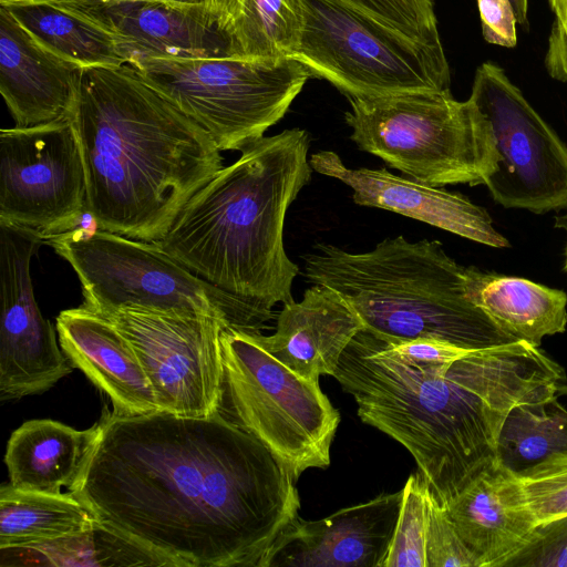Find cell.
Instances as JSON below:
<instances>
[{
    "label": "cell",
    "mask_w": 567,
    "mask_h": 567,
    "mask_svg": "<svg viewBox=\"0 0 567 567\" xmlns=\"http://www.w3.org/2000/svg\"><path fill=\"white\" fill-rule=\"evenodd\" d=\"M72 492L109 530L177 567H265L299 517L296 481L220 411L181 416L104 410Z\"/></svg>",
    "instance_id": "1"
},
{
    "label": "cell",
    "mask_w": 567,
    "mask_h": 567,
    "mask_svg": "<svg viewBox=\"0 0 567 567\" xmlns=\"http://www.w3.org/2000/svg\"><path fill=\"white\" fill-rule=\"evenodd\" d=\"M51 1L110 32L130 64L150 56H228L227 35L205 6L166 0L94 4Z\"/></svg>",
    "instance_id": "15"
},
{
    "label": "cell",
    "mask_w": 567,
    "mask_h": 567,
    "mask_svg": "<svg viewBox=\"0 0 567 567\" xmlns=\"http://www.w3.org/2000/svg\"><path fill=\"white\" fill-rule=\"evenodd\" d=\"M302 0H238L225 29L228 56L291 59L303 30Z\"/></svg>",
    "instance_id": "26"
},
{
    "label": "cell",
    "mask_w": 567,
    "mask_h": 567,
    "mask_svg": "<svg viewBox=\"0 0 567 567\" xmlns=\"http://www.w3.org/2000/svg\"><path fill=\"white\" fill-rule=\"evenodd\" d=\"M467 295L504 332L539 347L546 336L561 333L567 326V295L532 280L467 270Z\"/></svg>",
    "instance_id": "23"
},
{
    "label": "cell",
    "mask_w": 567,
    "mask_h": 567,
    "mask_svg": "<svg viewBox=\"0 0 567 567\" xmlns=\"http://www.w3.org/2000/svg\"><path fill=\"white\" fill-rule=\"evenodd\" d=\"M94 513L72 492L0 487V549L20 548L89 533L97 526Z\"/></svg>",
    "instance_id": "24"
},
{
    "label": "cell",
    "mask_w": 567,
    "mask_h": 567,
    "mask_svg": "<svg viewBox=\"0 0 567 567\" xmlns=\"http://www.w3.org/2000/svg\"><path fill=\"white\" fill-rule=\"evenodd\" d=\"M537 525L567 515V452L517 475Z\"/></svg>",
    "instance_id": "31"
},
{
    "label": "cell",
    "mask_w": 567,
    "mask_h": 567,
    "mask_svg": "<svg viewBox=\"0 0 567 567\" xmlns=\"http://www.w3.org/2000/svg\"><path fill=\"white\" fill-rule=\"evenodd\" d=\"M468 100L487 121L499 157L484 182L494 200L535 214L567 208V145L504 70L481 64Z\"/></svg>",
    "instance_id": "11"
},
{
    "label": "cell",
    "mask_w": 567,
    "mask_h": 567,
    "mask_svg": "<svg viewBox=\"0 0 567 567\" xmlns=\"http://www.w3.org/2000/svg\"><path fill=\"white\" fill-rule=\"evenodd\" d=\"M426 567H480L444 505L430 494L425 540Z\"/></svg>",
    "instance_id": "32"
},
{
    "label": "cell",
    "mask_w": 567,
    "mask_h": 567,
    "mask_svg": "<svg viewBox=\"0 0 567 567\" xmlns=\"http://www.w3.org/2000/svg\"><path fill=\"white\" fill-rule=\"evenodd\" d=\"M102 316L133 347L159 411L194 417L219 412L224 398L221 332L226 326L221 320L141 308Z\"/></svg>",
    "instance_id": "13"
},
{
    "label": "cell",
    "mask_w": 567,
    "mask_h": 567,
    "mask_svg": "<svg viewBox=\"0 0 567 567\" xmlns=\"http://www.w3.org/2000/svg\"><path fill=\"white\" fill-rule=\"evenodd\" d=\"M1 550V566H166L158 556L102 525L85 534Z\"/></svg>",
    "instance_id": "28"
},
{
    "label": "cell",
    "mask_w": 567,
    "mask_h": 567,
    "mask_svg": "<svg viewBox=\"0 0 567 567\" xmlns=\"http://www.w3.org/2000/svg\"><path fill=\"white\" fill-rule=\"evenodd\" d=\"M484 39L501 47L516 45V17L509 0H477Z\"/></svg>",
    "instance_id": "35"
},
{
    "label": "cell",
    "mask_w": 567,
    "mask_h": 567,
    "mask_svg": "<svg viewBox=\"0 0 567 567\" xmlns=\"http://www.w3.org/2000/svg\"><path fill=\"white\" fill-rule=\"evenodd\" d=\"M555 14L547 66L550 74L559 80L567 79V0H548Z\"/></svg>",
    "instance_id": "36"
},
{
    "label": "cell",
    "mask_w": 567,
    "mask_h": 567,
    "mask_svg": "<svg viewBox=\"0 0 567 567\" xmlns=\"http://www.w3.org/2000/svg\"><path fill=\"white\" fill-rule=\"evenodd\" d=\"M42 245L38 231L0 223L1 401L42 393L74 369L34 297L30 266Z\"/></svg>",
    "instance_id": "14"
},
{
    "label": "cell",
    "mask_w": 567,
    "mask_h": 567,
    "mask_svg": "<svg viewBox=\"0 0 567 567\" xmlns=\"http://www.w3.org/2000/svg\"><path fill=\"white\" fill-rule=\"evenodd\" d=\"M362 330L360 317L339 292L312 284L299 302L284 305L272 334L250 333L295 373L319 382L320 375H333L342 353Z\"/></svg>",
    "instance_id": "19"
},
{
    "label": "cell",
    "mask_w": 567,
    "mask_h": 567,
    "mask_svg": "<svg viewBox=\"0 0 567 567\" xmlns=\"http://www.w3.org/2000/svg\"><path fill=\"white\" fill-rule=\"evenodd\" d=\"M332 377L364 423L411 453L442 505L496 461L498 434L514 406L567 394L565 370L525 341L421 369L362 330Z\"/></svg>",
    "instance_id": "2"
},
{
    "label": "cell",
    "mask_w": 567,
    "mask_h": 567,
    "mask_svg": "<svg viewBox=\"0 0 567 567\" xmlns=\"http://www.w3.org/2000/svg\"><path fill=\"white\" fill-rule=\"evenodd\" d=\"M567 452V410L558 398L520 403L498 434L496 462L518 475L554 454Z\"/></svg>",
    "instance_id": "27"
},
{
    "label": "cell",
    "mask_w": 567,
    "mask_h": 567,
    "mask_svg": "<svg viewBox=\"0 0 567 567\" xmlns=\"http://www.w3.org/2000/svg\"><path fill=\"white\" fill-rule=\"evenodd\" d=\"M348 100L351 141L410 178L439 187L474 186L497 167L487 121L450 89Z\"/></svg>",
    "instance_id": "6"
},
{
    "label": "cell",
    "mask_w": 567,
    "mask_h": 567,
    "mask_svg": "<svg viewBox=\"0 0 567 567\" xmlns=\"http://www.w3.org/2000/svg\"><path fill=\"white\" fill-rule=\"evenodd\" d=\"M390 347L400 359L421 369L445 368L464 355L476 351L434 339H417L390 344Z\"/></svg>",
    "instance_id": "34"
},
{
    "label": "cell",
    "mask_w": 567,
    "mask_h": 567,
    "mask_svg": "<svg viewBox=\"0 0 567 567\" xmlns=\"http://www.w3.org/2000/svg\"><path fill=\"white\" fill-rule=\"evenodd\" d=\"M172 3L183 6H205L207 0H166Z\"/></svg>",
    "instance_id": "40"
},
{
    "label": "cell",
    "mask_w": 567,
    "mask_h": 567,
    "mask_svg": "<svg viewBox=\"0 0 567 567\" xmlns=\"http://www.w3.org/2000/svg\"><path fill=\"white\" fill-rule=\"evenodd\" d=\"M100 435V422L86 430H75L50 419L22 423L7 444L4 463L9 483L30 492L72 491L82 478Z\"/></svg>",
    "instance_id": "22"
},
{
    "label": "cell",
    "mask_w": 567,
    "mask_h": 567,
    "mask_svg": "<svg viewBox=\"0 0 567 567\" xmlns=\"http://www.w3.org/2000/svg\"><path fill=\"white\" fill-rule=\"evenodd\" d=\"M83 66L40 44L0 6V92L14 126L72 116Z\"/></svg>",
    "instance_id": "18"
},
{
    "label": "cell",
    "mask_w": 567,
    "mask_h": 567,
    "mask_svg": "<svg viewBox=\"0 0 567 567\" xmlns=\"http://www.w3.org/2000/svg\"><path fill=\"white\" fill-rule=\"evenodd\" d=\"M311 284L339 292L363 331L389 344L417 339L467 350L517 342L467 295V270L437 240L385 238L364 252L317 244L303 257Z\"/></svg>",
    "instance_id": "5"
},
{
    "label": "cell",
    "mask_w": 567,
    "mask_h": 567,
    "mask_svg": "<svg viewBox=\"0 0 567 567\" xmlns=\"http://www.w3.org/2000/svg\"><path fill=\"white\" fill-rule=\"evenodd\" d=\"M71 118L86 209L102 230L163 239L188 200L224 168L209 133L128 63L83 68Z\"/></svg>",
    "instance_id": "3"
},
{
    "label": "cell",
    "mask_w": 567,
    "mask_h": 567,
    "mask_svg": "<svg viewBox=\"0 0 567 567\" xmlns=\"http://www.w3.org/2000/svg\"><path fill=\"white\" fill-rule=\"evenodd\" d=\"M565 227L567 229V221L565 224ZM565 270L567 271V245H566V249H565Z\"/></svg>",
    "instance_id": "42"
},
{
    "label": "cell",
    "mask_w": 567,
    "mask_h": 567,
    "mask_svg": "<svg viewBox=\"0 0 567 567\" xmlns=\"http://www.w3.org/2000/svg\"><path fill=\"white\" fill-rule=\"evenodd\" d=\"M401 501L402 489L318 520L298 517L278 537L265 567H383Z\"/></svg>",
    "instance_id": "16"
},
{
    "label": "cell",
    "mask_w": 567,
    "mask_h": 567,
    "mask_svg": "<svg viewBox=\"0 0 567 567\" xmlns=\"http://www.w3.org/2000/svg\"><path fill=\"white\" fill-rule=\"evenodd\" d=\"M514 13L517 20V23L525 24L527 19V9H528V1L527 0H509Z\"/></svg>",
    "instance_id": "38"
},
{
    "label": "cell",
    "mask_w": 567,
    "mask_h": 567,
    "mask_svg": "<svg viewBox=\"0 0 567 567\" xmlns=\"http://www.w3.org/2000/svg\"><path fill=\"white\" fill-rule=\"evenodd\" d=\"M55 329L65 355L109 396L113 412L138 415L159 411L136 352L106 317L82 305L61 311Z\"/></svg>",
    "instance_id": "20"
},
{
    "label": "cell",
    "mask_w": 567,
    "mask_h": 567,
    "mask_svg": "<svg viewBox=\"0 0 567 567\" xmlns=\"http://www.w3.org/2000/svg\"><path fill=\"white\" fill-rule=\"evenodd\" d=\"M312 171L336 178L352 190L355 204L386 209L487 246L508 247L488 213L460 193L394 175L385 168H349L332 151L309 159Z\"/></svg>",
    "instance_id": "17"
},
{
    "label": "cell",
    "mask_w": 567,
    "mask_h": 567,
    "mask_svg": "<svg viewBox=\"0 0 567 567\" xmlns=\"http://www.w3.org/2000/svg\"><path fill=\"white\" fill-rule=\"evenodd\" d=\"M47 245L75 271L83 306L100 315L123 308L197 313L245 331H260L271 319L192 272L156 241L79 228Z\"/></svg>",
    "instance_id": "7"
},
{
    "label": "cell",
    "mask_w": 567,
    "mask_h": 567,
    "mask_svg": "<svg viewBox=\"0 0 567 567\" xmlns=\"http://www.w3.org/2000/svg\"><path fill=\"white\" fill-rule=\"evenodd\" d=\"M29 1H32V0H0V6L9 7L12 4L23 3V2H29Z\"/></svg>",
    "instance_id": "41"
},
{
    "label": "cell",
    "mask_w": 567,
    "mask_h": 567,
    "mask_svg": "<svg viewBox=\"0 0 567 567\" xmlns=\"http://www.w3.org/2000/svg\"><path fill=\"white\" fill-rule=\"evenodd\" d=\"M430 487L417 472L402 488L394 534L383 567H426L425 540Z\"/></svg>",
    "instance_id": "29"
},
{
    "label": "cell",
    "mask_w": 567,
    "mask_h": 567,
    "mask_svg": "<svg viewBox=\"0 0 567 567\" xmlns=\"http://www.w3.org/2000/svg\"><path fill=\"white\" fill-rule=\"evenodd\" d=\"M301 128L264 136L202 187L156 241L192 272L272 318L299 267L284 247L290 204L310 178Z\"/></svg>",
    "instance_id": "4"
},
{
    "label": "cell",
    "mask_w": 567,
    "mask_h": 567,
    "mask_svg": "<svg viewBox=\"0 0 567 567\" xmlns=\"http://www.w3.org/2000/svg\"><path fill=\"white\" fill-rule=\"evenodd\" d=\"M424 44H442L435 0H338Z\"/></svg>",
    "instance_id": "30"
},
{
    "label": "cell",
    "mask_w": 567,
    "mask_h": 567,
    "mask_svg": "<svg viewBox=\"0 0 567 567\" xmlns=\"http://www.w3.org/2000/svg\"><path fill=\"white\" fill-rule=\"evenodd\" d=\"M503 567H567V515L538 524Z\"/></svg>",
    "instance_id": "33"
},
{
    "label": "cell",
    "mask_w": 567,
    "mask_h": 567,
    "mask_svg": "<svg viewBox=\"0 0 567 567\" xmlns=\"http://www.w3.org/2000/svg\"><path fill=\"white\" fill-rule=\"evenodd\" d=\"M6 8L40 44L63 59L83 68L126 63L110 32L51 0Z\"/></svg>",
    "instance_id": "25"
},
{
    "label": "cell",
    "mask_w": 567,
    "mask_h": 567,
    "mask_svg": "<svg viewBox=\"0 0 567 567\" xmlns=\"http://www.w3.org/2000/svg\"><path fill=\"white\" fill-rule=\"evenodd\" d=\"M444 506L480 567H503L537 526L517 475L496 461Z\"/></svg>",
    "instance_id": "21"
},
{
    "label": "cell",
    "mask_w": 567,
    "mask_h": 567,
    "mask_svg": "<svg viewBox=\"0 0 567 567\" xmlns=\"http://www.w3.org/2000/svg\"><path fill=\"white\" fill-rule=\"evenodd\" d=\"M86 209L83 158L72 118L0 131V223L47 241L78 228Z\"/></svg>",
    "instance_id": "12"
},
{
    "label": "cell",
    "mask_w": 567,
    "mask_h": 567,
    "mask_svg": "<svg viewBox=\"0 0 567 567\" xmlns=\"http://www.w3.org/2000/svg\"><path fill=\"white\" fill-rule=\"evenodd\" d=\"M303 30L291 59L348 99L450 89L442 44H424L338 0H302Z\"/></svg>",
    "instance_id": "10"
},
{
    "label": "cell",
    "mask_w": 567,
    "mask_h": 567,
    "mask_svg": "<svg viewBox=\"0 0 567 567\" xmlns=\"http://www.w3.org/2000/svg\"><path fill=\"white\" fill-rule=\"evenodd\" d=\"M131 65L207 131L220 152H241L264 137L311 78L293 59L150 56Z\"/></svg>",
    "instance_id": "9"
},
{
    "label": "cell",
    "mask_w": 567,
    "mask_h": 567,
    "mask_svg": "<svg viewBox=\"0 0 567 567\" xmlns=\"http://www.w3.org/2000/svg\"><path fill=\"white\" fill-rule=\"evenodd\" d=\"M64 3H73V4H94V3H112V2H122V1H136V0H56Z\"/></svg>",
    "instance_id": "39"
},
{
    "label": "cell",
    "mask_w": 567,
    "mask_h": 567,
    "mask_svg": "<svg viewBox=\"0 0 567 567\" xmlns=\"http://www.w3.org/2000/svg\"><path fill=\"white\" fill-rule=\"evenodd\" d=\"M224 398L230 417L260 441L297 482L326 468L340 413L319 382L301 378L265 350L250 331L221 332Z\"/></svg>",
    "instance_id": "8"
},
{
    "label": "cell",
    "mask_w": 567,
    "mask_h": 567,
    "mask_svg": "<svg viewBox=\"0 0 567 567\" xmlns=\"http://www.w3.org/2000/svg\"><path fill=\"white\" fill-rule=\"evenodd\" d=\"M238 0H207L205 8L225 31Z\"/></svg>",
    "instance_id": "37"
}]
</instances>
